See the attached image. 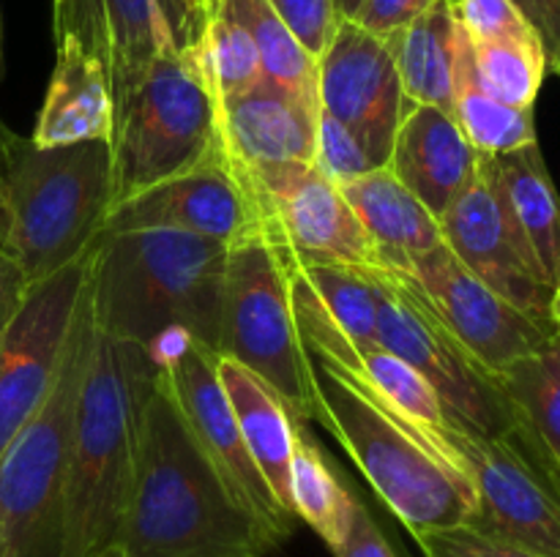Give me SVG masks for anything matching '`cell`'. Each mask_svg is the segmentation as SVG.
<instances>
[{"label": "cell", "mask_w": 560, "mask_h": 557, "mask_svg": "<svg viewBox=\"0 0 560 557\" xmlns=\"http://www.w3.org/2000/svg\"><path fill=\"white\" fill-rule=\"evenodd\" d=\"M217 366L252 459L260 467L262 478L268 481L277 500L293 513L290 508V464H293L295 440H299V429H295L299 420L279 399V393L244 364L219 353Z\"/></svg>", "instance_id": "23"}, {"label": "cell", "mask_w": 560, "mask_h": 557, "mask_svg": "<svg viewBox=\"0 0 560 557\" xmlns=\"http://www.w3.org/2000/svg\"><path fill=\"white\" fill-rule=\"evenodd\" d=\"M184 52L217 102L252 91L262 82V66L255 42L246 27L224 11H213L208 16L200 36Z\"/></svg>", "instance_id": "30"}, {"label": "cell", "mask_w": 560, "mask_h": 557, "mask_svg": "<svg viewBox=\"0 0 560 557\" xmlns=\"http://www.w3.org/2000/svg\"><path fill=\"white\" fill-rule=\"evenodd\" d=\"M16 137H20V134H14V131H11L9 126L0 120V175H3L5 158H9V153H11V147H14Z\"/></svg>", "instance_id": "43"}, {"label": "cell", "mask_w": 560, "mask_h": 557, "mask_svg": "<svg viewBox=\"0 0 560 557\" xmlns=\"http://www.w3.org/2000/svg\"><path fill=\"white\" fill-rule=\"evenodd\" d=\"M416 544L421 546L424 557H541L512 541L481 533L470 524L432 530V533L419 535Z\"/></svg>", "instance_id": "35"}, {"label": "cell", "mask_w": 560, "mask_h": 557, "mask_svg": "<svg viewBox=\"0 0 560 557\" xmlns=\"http://www.w3.org/2000/svg\"><path fill=\"white\" fill-rule=\"evenodd\" d=\"M262 229L299 265H377L370 235L350 202L315 167L293 175L268 194Z\"/></svg>", "instance_id": "18"}, {"label": "cell", "mask_w": 560, "mask_h": 557, "mask_svg": "<svg viewBox=\"0 0 560 557\" xmlns=\"http://www.w3.org/2000/svg\"><path fill=\"white\" fill-rule=\"evenodd\" d=\"M317 107L359 140L375 167H386L408 109L388 44L353 20H339L317 58Z\"/></svg>", "instance_id": "14"}, {"label": "cell", "mask_w": 560, "mask_h": 557, "mask_svg": "<svg viewBox=\"0 0 560 557\" xmlns=\"http://www.w3.org/2000/svg\"><path fill=\"white\" fill-rule=\"evenodd\" d=\"M290 508L295 519H304L331 552L345 544L359 508V500L345 489L315 440L301 431L290 464Z\"/></svg>", "instance_id": "28"}, {"label": "cell", "mask_w": 560, "mask_h": 557, "mask_svg": "<svg viewBox=\"0 0 560 557\" xmlns=\"http://www.w3.org/2000/svg\"><path fill=\"white\" fill-rule=\"evenodd\" d=\"M0 557H3V535H0Z\"/></svg>", "instance_id": "50"}, {"label": "cell", "mask_w": 560, "mask_h": 557, "mask_svg": "<svg viewBox=\"0 0 560 557\" xmlns=\"http://www.w3.org/2000/svg\"><path fill=\"white\" fill-rule=\"evenodd\" d=\"M27 289H31V282H27L20 262L9 251H0V336L14 322V317L20 315Z\"/></svg>", "instance_id": "41"}, {"label": "cell", "mask_w": 560, "mask_h": 557, "mask_svg": "<svg viewBox=\"0 0 560 557\" xmlns=\"http://www.w3.org/2000/svg\"><path fill=\"white\" fill-rule=\"evenodd\" d=\"M492 377L517 418L560 459V331Z\"/></svg>", "instance_id": "29"}, {"label": "cell", "mask_w": 560, "mask_h": 557, "mask_svg": "<svg viewBox=\"0 0 560 557\" xmlns=\"http://www.w3.org/2000/svg\"><path fill=\"white\" fill-rule=\"evenodd\" d=\"M0 74H3V16H0Z\"/></svg>", "instance_id": "47"}, {"label": "cell", "mask_w": 560, "mask_h": 557, "mask_svg": "<svg viewBox=\"0 0 560 557\" xmlns=\"http://www.w3.org/2000/svg\"><path fill=\"white\" fill-rule=\"evenodd\" d=\"M432 3L435 0H364L361 9L355 11L353 22L386 42L392 33L402 31L410 22L419 20Z\"/></svg>", "instance_id": "38"}, {"label": "cell", "mask_w": 560, "mask_h": 557, "mask_svg": "<svg viewBox=\"0 0 560 557\" xmlns=\"http://www.w3.org/2000/svg\"><path fill=\"white\" fill-rule=\"evenodd\" d=\"M156 375L148 349L93 328L71 426L60 557H102L118 546Z\"/></svg>", "instance_id": "3"}, {"label": "cell", "mask_w": 560, "mask_h": 557, "mask_svg": "<svg viewBox=\"0 0 560 557\" xmlns=\"http://www.w3.org/2000/svg\"><path fill=\"white\" fill-rule=\"evenodd\" d=\"M118 549L124 557H260L273 549L195 442L162 369L142 413Z\"/></svg>", "instance_id": "1"}, {"label": "cell", "mask_w": 560, "mask_h": 557, "mask_svg": "<svg viewBox=\"0 0 560 557\" xmlns=\"http://www.w3.org/2000/svg\"><path fill=\"white\" fill-rule=\"evenodd\" d=\"M470 42V38H468ZM474 69L481 87L509 107L534 109L547 76V55L539 36L470 42Z\"/></svg>", "instance_id": "32"}, {"label": "cell", "mask_w": 560, "mask_h": 557, "mask_svg": "<svg viewBox=\"0 0 560 557\" xmlns=\"http://www.w3.org/2000/svg\"><path fill=\"white\" fill-rule=\"evenodd\" d=\"M528 25L539 36L547 55V69L560 76V0H514Z\"/></svg>", "instance_id": "39"}, {"label": "cell", "mask_w": 560, "mask_h": 557, "mask_svg": "<svg viewBox=\"0 0 560 557\" xmlns=\"http://www.w3.org/2000/svg\"><path fill=\"white\" fill-rule=\"evenodd\" d=\"M430 437L474 484L470 528L541 557H560V459L523 420L501 437L470 435L446 420Z\"/></svg>", "instance_id": "9"}, {"label": "cell", "mask_w": 560, "mask_h": 557, "mask_svg": "<svg viewBox=\"0 0 560 557\" xmlns=\"http://www.w3.org/2000/svg\"><path fill=\"white\" fill-rule=\"evenodd\" d=\"M506 200L552 287L560 284V194L539 142L492 156Z\"/></svg>", "instance_id": "25"}, {"label": "cell", "mask_w": 560, "mask_h": 557, "mask_svg": "<svg viewBox=\"0 0 560 557\" xmlns=\"http://www.w3.org/2000/svg\"><path fill=\"white\" fill-rule=\"evenodd\" d=\"M151 358L162 369L195 442L224 481L233 500L255 519L268 544L277 549L293 533L299 519L277 500L246 448L219 377V353L189 336H173L153 349Z\"/></svg>", "instance_id": "11"}, {"label": "cell", "mask_w": 560, "mask_h": 557, "mask_svg": "<svg viewBox=\"0 0 560 557\" xmlns=\"http://www.w3.org/2000/svg\"><path fill=\"white\" fill-rule=\"evenodd\" d=\"M9 254L38 284L80 260L113 208V147L107 140L36 147L16 137L3 167Z\"/></svg>", "instance_id": "5"}, {"label": "cell", "mask_w": 560, "mask_h": 557, "mask_svg": "<svg viewBox=\"0 0 560 557\" xmlns=\"http://www.w3.org/2000/svg\"><path fill=\"white\" fill-rule=\"evenodd\" d=\"M408 102L452 112L457 16L448 0H435L416 22L386 38Z\"/></svg>", "instance_id": "24"}, {"label": "cell", "mask_w": 560, "mask_h": 557, "mask_svg": "<svg viewBox=\"0 0 560 557\" xmlns=\"http://www.w3.org/2000/svg\"><path fill=\"white\" fill-rule=\"evenodd\" d=\"M102 557H124V555H120V549H118V546H113V549H107V552H104Z\"/></svg>", "instance_id": "49"}, {"label": "cell", "mask_w": 560, "mask_h": 557, "mask_svg": "<svg viewBox=\"0 0 560 557\" xmlns=\"http://www.w3.org/2000/svg\"><path fill=\"white\" fill-rule=\"evenodd\" d=\"M448 3H454V0H448Z\"/></svg>", "instance_id": "51"}, {"label": "cell", "mask_w": 560, "mask_h": 557, "mask_svg": "<svg viewBox=\"0 0 560 557\" xmlns=\"http://www.w3.org/2000/svg\"><path fill=\"white\" fill-rule=\"evenodd\" d=\"M9 235H11V211H9V197H5L3 178H0V251H9Z\"/></svg>", "instance_id": "42"}, {"label": "cell", "mask_w": 560, "mask_h": 557, "mask_svg": "<svg viewBox=\"0 0 560 557\" xmlns=\"http://www.w3.org/2000/svg\"><path fill=\"white\" fill-rule=\"evenodd\" d=\"M317 112L320 109L268 82L217 102L222 151L260 213L277 186L315 167Z\"/></svg>", "instance_id": "15"}, {"label": "cell", "mask_w": 560, "mask_h": 557, "mask_svg": "<svg viewBox=\"0 0 560 557\" xmlns=\"http://www.w3.org/2000/svg\"><path fill=\"white\" fill-rule=\"evenodd\" d=\"M91 273V249L44 282L31 284L20 315L0 336V453L52 388Z\"/></svg>", "instance_id": "13"}, {"label": "cell", "mask_w": 560, "mask_h": 557, "mask_svg": "<svg viewBox=\"0 0 560 557\" xmlns=\"http://www.w3.org/2000/svg\"><path fill=\"white\" fill-rule=\"evenodd\" d=\"M219 353L268 382L299 424L315 420V369L295 322L290 265L262 227L228 246Z\"/></svg>", "instance_id": "7"}, {"label": "cell", "mask_w": 560, "mask_h": 557, "mask_svg": "<svg viewBox=\"0 0 560 557\" xmlns=\"http://www.w3.org/2000/svg\"><path fill=\"white\" fill-rule=\"evenodd\" d=\"M410 273L448 331L490 375L539 349L556 333L552 322L534 320L481 282L446 240L416 257Z\"/></svg>", "instance_id": "17"}, {"label": "cell", "mask_w": 560, "mask_h": 557, "mask_svg": "<svg viewBox=\"0 0 560 557\" xmlns=\"http://www.w3.org/2000/svg\"><path fill=\"white\" fill-rule=\"evenodd\" d=\"M334 557H397V552L392 549V544L386 541V535L381 533V528L375 524V519L366 513V508H355L353 528H350L345 544L334 552Z\"/></svg>", "instance_id": "40"}, {"label": "cell", "mask_w": 560, "mask_h": 557, "mask_svg": "<svg viewBox=\"0 0 560 557\" xmlns=\"http://www.w3.org/2000/svg\"><path fill=\"white\" fill-rule=\"evenodd\" d=\"M197 5H200V11H202V16H211L213 11H217V5H219V0H197Z\"/></svg>", "instance_id": "46"}, {"label": "cell", "mask_w": 560, "mask_h": 557, "mask_svg": "<svg viewBox=\"0 0 560 557\" xmlns=\"http://www.w3.org/2000/svg\"><path fill=\"white\" fill-rule=\"evenodd\" d=\"M217 11L233 16L255 42L262 66V82L293 93L310 107H317V60L301 47L299 38L290 33L268 5V0H219Z\"/></svg>", "instance_id": "27"}, {"label": "cell", "mask_w": 560, "mask_h": 557, "mask_svg": "<svg viewBox=\"0 0 560 557\" xmlns=\"http://www.w3.org/2000/svg\"><path fill=\"white\" fill-rule=\"evenodd\" d=\"M452 9L470 42H498L536 33L514 0H454Z\"/></svg>", "instance_id": "34"}, {"label": "cell", "mask_w": 560, "mask_h": 557, "mask_svg": "<svg viewBox=\"0 0 560 557\" xmlns=\"http://www.w3.org/2000/svg\"><path fill=\"white\" fill-rule=\"evenodd\" d=\"M262 227V213L235 169L230 167L222 142L186 173L173 175L107 213L102 235L137 229H173L200 238L233 244Z\"/></svg>", "instance_id": "16"}, {"label": "cell", "mask_w": 560, "mask_h": 557, "mask_svg": "<svg viewBox=\"0 0 560 557\" xmlns=\"http://www.w3.org/2000/svg\"><path fill=\"white\" fill-rule=\"evenodd\" d=\"M268 5L277 11L279 20L290 27V33L312 58L317 60L326 52L339 25L334 0H268Z\"/></svg>", "instance_id": "36"}, {"label": "cell", "mask_w": 560, "mask_h": 557, "mask_svg": "<svg viewBox=\"0 0 560 557\" xmlns=\"http://www.w3.org/2000/svg\"><path fill=\"white\" fill-rule=\"evenodd\" d=\"M441 229L448 249L481 282L534 320L552 322L556 287L509 205L492 156L479 153V169L443 213Z\"/></svg>", "instance_id": "12"}, {"label": "cell", "mask_w": 560, "mask_h": 557, "mask_svg": "<svg viewBox=\"0 0 560 557\" xmlns=\"http://www.w3.org/2000/svg\"><path fill=\"white\" fill-rule=\"evenodd\" d=\"M386 167L441 222L474 180L479 151L452 112L408 102Z\"/></svg>", "instance_id": "19"}, {"label": "cell", "mask_w": 560, "mask_h": 557, "mask_svg": "<svg viewBox=\"0 0 560 557\" xmlns=\"http://www.w3.org/2000/svg\"><path fill=\"white\" fill-rule=\"evenodd\" d=\"M91 342L93 317L85 282L52 388L0 453L3 557H60L71 426Z\"/></svg>", "instance_id": "6"}, {"label": "cell", "mask_w": 560, "mask_h": 557, "mask_svg": "<svg viewBox=\"0 0 560 557\" xmlns=\"http://www.w3.org/2000/svg\"><path fill=\"white\" fill-rule=\"evenodd\" d=\"M552 325L560 331V284L556 287V298H552Z\"/></svg>", "instance_id": "45"}, {"label": "cell", "mask_w": 560, "mask_h": 557, "mask_svg": "<svg viewBox=\"0 0 560 557\" xmlns=\"http://www.w3.org/2000/svg\"><path fill=\"white\" fill-rule=\"evenodd\" d=\"M219 145L217 98L186 52H164L115 104L113 208L200 164ZM109 208V211H113Z\"/></svg>", "instance_id": "8"}, {"label": "cell", "mask_w": 560, "mask_h": 557, "mask_svg": "<svg viewBox=\"0 0 560 557\" xmlns=\"http://www.w3.org/2000/svg\"><path fill=\"white\" fill-rule=\"evenodd\" d=\"M98 11L115 104L156 55L184 52L206 25L184 0H98Z\"/></svg>", "instance_id": "21"}, {"label": "cell", "mask_w": 560, "mask_h": 557, "mask_svg": "<svg viewBox=\"0 0 560 557\" xmlns=\"http://www.w3.org/2000/svg\"><path fill=\"white\" fill-rule=\"evenodd\" d=\"M228 244L173 229L98 235L91 246L93 328L153 353L173 336L217 349Z\"/></svg>", "instance_id": "2"}, {"label": "cell", "mask_w": 560, "mask_h": 557, "mask_svg": "<svg viewBox=\"0 0 560 557\" xmlns=\"http://www.w3.org/2000/svg\"><path fill=\"white\" fill-rule=\"evenodd\" d=\"M312 369L317 388L315 420L328 426L413 538L432 530L470 524L476 489L463 467L410 437L326 360L312 358Z\"/></svg>", "instance_id": "4"}, {"label": "cell", "mask_w": 560, "mask_h": 557, "mask_svg": "<svg viewBox=\"0 0 560 557\" xmlns=\"http://www.w3.org/2000/svg\"><path fill=\"white\" fill-rule=\"evenodd\" d=\"M58 58L31 142L36 147L74 145L88 140L113 142L115 102L102 55L80 38H55Z\"/></svg>", "instance_id": "20"}, {"label": "cell", "mask_w": 560, "mask_h": 557, "mask_svg": "<svg viewBox=\"0 0 560 557\" xmlns=\"http://www.w3.org/2000/svg\"><path fill=\"white\" fill-rule=\"evenodd\" d=\"M452 115L470 145L485 156H501V153H512L539 142L536 140L534 109L509 107L481 87L474 69L470 42L459 22L457 49H454Z\"/></svg>", "instance_id": "26"}, {"label": "cell", "mask_w": 560, "mask_h": 557, "mask_svg": "<svg viewBox=\"0 0 560 557\" xmlns=\"http://www.w3.org/2000/svg\"><path fill=\"white\" fill-rule=\"evenodd\" d=\"M315 169L334 186H345L377 167L342 123H337L331 115L317 112Z\"/></svg>", "instance_id": "33"}, {"label": "cell", "mask_w": 560, "mask_h": 557, "mask_svg": "<svg viewBox=\"0 0 560 557\" xmlns=\"http://www.w3.org/2000/svg\"><path fill=\"white\" fill-rule=\"evenodd\" d=\"M293 265L355 347H381L377 342V293L366 265H339V262H320V265L293 262Z\"/></svg>", "instance_id": "31"}, {"label": "cell", "mask_w": 560, "mask_h": 557, "mask_svg": "<svg viewBox=\"0 0 560 557\" xmlns=\"http://www.w3.org/2000/svg\"><path fill=\"white\" fill-rule=\"evenodd\" d=\"M366 229L377 268L410 273L413 260L443 244L441 222L405 189L388 167H377L339 186Z\"/></svg>", "instance_id": "22"}, {"label": "cell", "mask_w": 560, "mask_h": 557, "mask_svg": "<svg viewBox=\"0 0 560 557\" xmlns=\"http://www.w3.org/2000/svg\"><path fill=\"white\" fill-rule=\"evenodd\" d=\"M377 293V342L432 386L443 415L479 437H501L520 424L495 377L459 344L432 309L413 273L366 265Z\"/></svg>", "instance_id": "10"}, {"label": "cell", "mask_w": 560, "mask_h": 557, "mask_svg": "<svg viewBox=\"0 0 560 557\" xmlns=\"http://www.w3.org/2000/svg\"><path fill=\"white\" fill-rule=\"evenodd\" d=\"M184 3H186V5H189V9H191V11H195V14H197V16H200V20H206V16H202V11H200V5H197V0H184Z\"/></svg>", "instance_id": "48"}, {"label": "cell", "mask_w": 560, "mask_h": 557, "mask_svg": "<svg viewBox=\"0 0 560 557\" xmlns=\"http://www.w3.org/2000/svg\"><path fill=\"white\" fill-rule=\"evenodd\" d=\"M364 0H334V11H337L339 20H353L355 11L361 9Z\"/></svg>", "instance_id": "44"}, {"label": "cell", "mask_w": 560, "mask_h": 557, "mask_svg": "<svg viewBox=\"0 0 560 557\" xmlns=\"http://www.w3.org/2000/svg\"><path fill=\"white\" fill-rule=\"evenodd\" d=\"M55 11V38L74 36L91 49H96L107 63L104 49V27L98 0H52Z\"/></svg>", "instance_id": "37"}]
</instances>
